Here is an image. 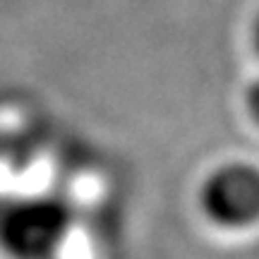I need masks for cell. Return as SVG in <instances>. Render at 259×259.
I'll return each mask as SVG.
<instances>
[{"label": "cell", "mask_w": 259, "mask_h": 259, "mask_svg": "<svg viewBox=\"0 0 259 259\" xmlns=\"http://www.w3.org/2000/svg\"><path fill=\"white\" fill-rule=\"evenodd\" d=\"M67 213L56 202H31L17 206L3 221V240L22 254H44L63 240Z\"/></svg>", "instance_id": "2"}, {"label": "cell", "mask_w": 259, "mask_h": 259, "mask_svg": "<svg viewBox=\"0 0 259 259\" xmlns=\"http://www.w3.org/2000/svg\"><path fill=\"white\" fill-rule=\"evenodd\" d=\"M245 108H247L252 120L259 125V79H254L245 92Z\"/></svg>", "instance_id": "3"}, {"label": "cell", "mask_w": 259, "mask_h": 259, "mask_svg": "<svg viewBox=\"0 0 259 259\" xmlns=\"http://www.w3.org/2000/svg\"><path fill=\"white\" fill-rule=\"evenodd\" d=\"M199 206L221 228H245L259 219V168L226 163L204 180Z\"/></svg>", "instance_id": "1"}, {"label": "cell", "mask_w": 259, "mask_h": 259, "mask_svg": "<svg viewBox=\"0 0 259 259\" xmlns=\"http://www.w3.org/2000/svg\"><path fill=\"white\" fill-rule=\"evenodd\" d=\"M252 44H254V48L259 53V17L254 19V27H252Z\"/></svg>", "instance_id": "4"}]
</instances>
